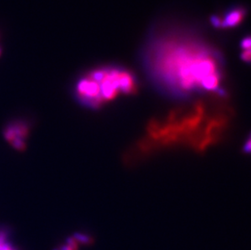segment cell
<instances>
[{
	"label": "cell",
	"mask_w": 251,
	"mask_h": 250,
	"mask_svg": "<svg viewBox=\"0 0 251 250\" xmlns=\"http://www.w3.org/2000/svg\"><path fill=\"white\" fill-rule=\"evenodd\" d=\"M148 67L154 80L173 94H220L221 59L211 48L195 41L168 38L153 46Z\"/></svg>",
	"instance_id": "6da1fadb"
},
{
	"label": "cell",
	"mask_w": 251,
	"mask_h": 250,
	"mask_svg": "<svg viewBox=\"0 0 251 250\" xmlns=\"http://www.w3.org/2000/svg\"><path fill=\"white\" fill-rule=\"evenodd\" d=\"M202 101L174 109L147 127V136L138 146L140 153L187 143L191 147L211 113Z\"/></svg>",
	"instance_id": "7a4b0ae2"
},
{
	"label": "cell",
	"mask_w": 251,
	"mask_h": 250,
	"mask_svg": "<svg viewBox=\"0 0 251 250\" xmlns=\"http://www.w3.org/2000/svg\"><path fill=\"white\" fill-rule=\"evenodd\" d=\"M137 89V80L130 72L108 67L94 69L79 78L74 94L82 105L96 109L121 96L133 95Z\"/></svg>",
	"instance_id": "3957f363"
},
{
	"label": "cell",
	"mask_w": 251,
	"mask_h": 250,
	"mask_svg": "<svg viewBox=\"0 0 251 250\" xmlns=\"http://www.w3.org/2000/svg\"><path fill=\"white\" fill-rule=\"evenodd\" d=\"M30 133L29 125L24 121H15L6 125L3 130L4 139L17 151H24Z\"/></svg>",
	"instance_id": "277c9868"
},
{
	"label": "cell",
	"mask_w": 251,
	"mask_h": 250,
	"mask_svg": "<svg viewBox=\"0 0 251 250\" xmlns=\"http://www.w3.org/2000/svg\"><path fill=\"white\" fill-rule=\"evenodd\" d=\"M245 17V10L243 8H233L230 10L225 14L224 19H221L218 17H212L211 22L216 27H223V28H232L238 25L243 21Z\"/></svg>",
	"instance_id": "5b68a950"
},
{
	"label": "cell",
	"mask_w": 251,
	"mask_h": 250,
	"mask_svg": "<svg viewBox=\"0 0 251 250\" xmlns=\"http://www.w3.org/2000/svg\"><path fill=\"white\" fill-rule=\"evenodd\" d=\"M0 250H17L10 241L8 232L4 229H0Z\"/></svg>",
	"instance_id": "8992f818"
},
{
	"label": "cell",
	"mask_w": 251,
	"mask_h": 250,
	"mask_svg": "<svg viewBox=\"0 0 251 250\" xmlns=\"http://www.w3.org/2000/svg\"><path fill=\"white\" fill-rule=\"evenodd\" d=\"M242 48L243 50H249L251 49V39L247 38L242 43Z\"/></svg>",
	"instance_id": "52a82bcc"
},
{
	"label": "cell",
	"mask_w": 251,
	"mask_h": 250,
	"mask_svg": "<svg viewBox=\"0 0 251 250\" xmlns=\"http://www.w3.org/2000/svg\"><path fill=\"white\" fill-rule=\"evenodd\" d=\"M0 54H1V47H0Z\"/></svg>",
	"instance_id": "ba28073f"
}]
</instances>
